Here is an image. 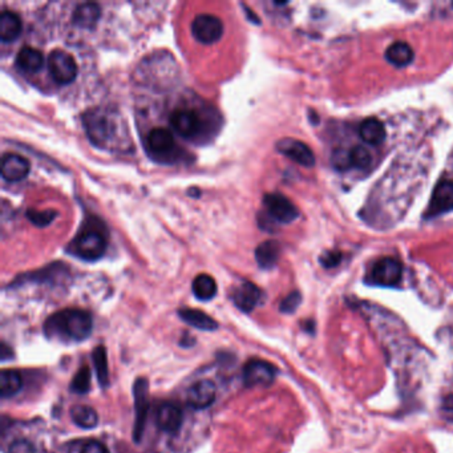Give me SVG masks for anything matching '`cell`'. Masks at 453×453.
Listing matches in <instances>:
<instances>
[{
  "instance_id": "d590c367",
  "label": "cell",
  "mask_w": 453,
  "mask_h": 453,
  "mask_svg": "<svg viewBox=\"0 0 453 453\" xmlns=\"http://www.w3.org/2000/svg\"><path fill=\"white\" fill-rule=\"evenodd\" d=\"M80 453H109L108 448L100 441H88Z\"/></svg>"
},
{
  "instance_id": "603a6c76",
  "label": "cell",
  "mask_w": 453,
  "mask_h": 453,
  "mask_svg": "<svg viewBox=\"0 0 453 453\" xmlns=\"http://www.w3.org/2000/svg\"><path fill=\"white\" fill-rule=\"evenodd\" d=\"M179 315L183 322L193 326L198 330L214 331L218 328V323L204 311L195 310V309H182L179 311Z\"/></svg>"
},
{
  "instance_id": "4fadbf2b",
  "label": "cell",
  "mask_w": 453,
  "mask_h": 453,
  "mask_svg": "<svg viewBox=\"0 0 453 453\" xmlns=\"http://www.w3.org/2000/svg\"><path fill=\"white\" fill-rule=\"evenodd\" d=\"M29 174V162L16 153H6L1 157V179L7 182H19Z\"/></svg>"
},
{
  "instance_id": "277c9868",
  "label": "cell",
  "mask_w": 453,
  "mask_h": 453,
  "mask_svg": "<svg viewBox=\"0 0 453 453\" xmlns=\"http://www.w3.org/2000/svg\"><path fill=\"white\" fill-rule=\"evenodd\" d=\"M48 69L57 84H69L78 76V64L71 53L55 50L48 56Z\"/></svg>"
},
{
  "instance_id": "30bf717a",
  "label": "cell",
  "mask_w": 453,
  "mask_h": 453,
  "mask_svg": "<svg viewBox=\"0 0 453 453\" xmlns=\"http://www.w3.org/2000/svg\"><path fill=\"white\" fill-rule=\"evenodd\" d=\"M402 263L396 258L386 257L376 262L371 272V278L376 285L393 287L399 285L402 279Z\"/></svg>"
},
{
  "instance_id": "f546056e",
  "label": "cell",
  "mask_w": 453,
  "mask_h": 453,
  "mask_svg": "<svg viewBox=\"0 0 453 453\" xmlns=\"http://www.w3.org/2000/svg\"><path fill=\"white\" fill-rule=\"evenodd\" d=\"M27 218L38 228H46L56 218L57 213L55 210H36L28 209L26 213Z\"/></svg>"
},
{
  "instance_id": "7c38bea8",
  "label": "cell",
  "mask_w": 453,
  "mask_h": 453,
  "mask_svg": "<svg viewBox=\"0 0 453 453\" xmlns=\"http://www.w3.org/2000/svg\"><path fill=\"white\" fill-rule=\"evenodd\" d=\"M217 396V389L216 384L211 380H200L195 383L189 391L186 400L189 407L193 410H207L210 407Z\"/></svg>"
},
{
  "instance_id": "8fae6325",
  "label": "cell",
  "mask_w": 453,
  "mask_h": 453,
  "mask_svg": "<svg viewBox=\"0 0 453 453\" xmlns=\"http://www.w3.org/2000/svg\"><path fill=\"white\" fill-rule=\"evenodd\" d=\"M277 151L302 167L311 168L315 164V155L310 148L295 139H282L277 143Z\"/></svg>"
},
{
  "instance_id": "1f68e13d",
  "label": "cell",
  "mask_w": 453,
  "mask_h": 453,
  "mask_svg": "<svg viewBox=\"0 0 453 453\" xmlns=\"http://www.w3.org/2000/svg\"><path fill=\"white\" fill-rule=\"evenodd\" d=\"M331 164L339 172H344V170L350 169L352 167L350 152H346L343 149H337L331 157Z\"/></svg>"
},
{
  "instance_id": "8992f818",
  "label": "cell",
  "mask_w": 453,
  "mask_h": 453,
  "mask_svg": "<svg viewBox=\"0 0 453 453\" xmlns=\"http://www.w3.org/2000/svg\"><path fill=\"white\" fill-rule=\"evenodd\" d=\"M133 395H134V428H133V439L136 442H140L145 429L146 414L149 410V384L146 379H137L133 386Z\"/></svg>"
},
{
  "instance_id": "f1b7e54d",
  "label": "cell",
  "mask_w": 453,
  "mask_h": 453,
  "mask_svg": "<svg viewBox=\"0 0 453 453\" xmlns=\"http://www.w3.org/2000/svg\"><path fill=\"white\" fill-rule=\"evenodd\" d=\"M92 374L88 365H83L78 371V374L74 376V380L71 383V389L76 393H87L91 389Z\"/></svg>"
},
{
  "instance_id": "3957f363",
  "label": "cell",
  "mask_w": 453,
  "mask_h": 453,
  "mask_svg": "<svg viewBox=\"0 0 453 453\" xmlns=\"http://www.w3.org/2000/svg\"><path fill=\"white\" fill-rule=\"evenodd\" d=\"M71 251L84 260H97L102 258L106 250V239L100 230L96 228H87L80 232L71 244Z\"/></svg>"
},
{
  "instance_id": "2e32d148",
  "label": "cell",
  "mask_w": 453,
  "mask_h": 453,
  "mask_svg": "<svg viewBox=\"0 0 453 453\" xmlns=\"http://www.w3.org/2000/svg\"><path fill=\"white\" fill-rule=\"evenodd\" d=\"M260 298H262L260 288L249 281H244L241 285L237 286L232 294L234 305L244 312H251L254 310Z\"/></svg>"
},
{
  "instance_id": "ffe728a7",
  "label": "cell",
  "mask_w": 453,
  "mask_h": 453,
  "mask_svg": "<svg viewBox=\"0 0 453 453\" xmlns=\"http://www.w3.org/2000/svg\"><path fill=\"white\" fill-rule=\"evenodd\" d=\"M359 134L363 141L370 145H379L386 140L387 132L384 128V124L377 118H367L361 124Z\"/></svg>"
},
{
  "instance_id": "e575fe53",
  "label": "cell",
  "mask_w": 453,
  "mask_h": 453,
  "mask_svg": "<svg viewBox=\"0 0 453 453\" xmlns=\"http://www.w3.org/2000/svg\"><path fill=\"white\" fill-rule=\"evenodd\" d=\"M8 453H38L35 447L27 440L13 441L8 448Z\"/></svg>"
},
{
  "instance_id": "d6986e66",
  "label": "cell",
  "mask_w": 453,
  "mask_h": 453,
  "mask_svg": "<svg viewBox=\"0 0 453 453\" xmlns=\"http://www.w3.org/2000/svg\"><path fill=\"white\" fill-rule=\"evenodd\" d=\"M22 34V20L13 11H3L0 15V40L13 43Z\"/></svg>"
},
{
  "instance_id": "ac0fdd59",
  "label": "cell",
  "mask_w": 453,
  "mask_h": 453,
  "mask_svg": "<svg viewBox=\"0 0 453 453\" xmlns=\"http://www.w3.org/2000/svg\"><path fill=\"white\" fill-rule=\"evenodd\" d=\"M102 16V8L96 3H81L72 13V23L78 28H95Z\"/></svg>"
},
{
  "instance_id": "6da1fadb",
  "label": "cell",
  "mask_w": 453,
  "mask_h": 453,
  "mask_svg": "<svg viewBox=\"0 0 453 453\" xmlns=\"http://www.w3.org/2000/svg\"><path fill=\"white\" fill-rule=\"evenodd\" d=\"M91 314L78 309H67L51 315L44 323L46 335L59 342H83L91 335Z\"/></svg>"
},
{
  "instance_id": "9a60e30c",
  "label": "cell",
  "mask_w": 453,
  "mask_h": 453,
  "mask_svg": "<svg viewBox=\"0 0 453 453\" xmlns=\"http://www.w3.org/2000/svg\"><path fill=\"white\" fill-rule=\"evenodd\" d=\"M148 149L155 157H169L176 152V141L170 130L165 128H153L146 137Z\"/></svg>"
},
{
  "instance_id": "5b68a950",
  "label": "cell",
  "mask_w": 453,
  "mask_h": 453,
  "mask_svg": "<svg viewBox=\"0 0 453 453\" xmlns=\"http://www.w3.org/2000/svg\"><path fill=\"white\" fill-rule=\"evenodd\" d=\"M223 25L220 18L210 13H200L192 22V35L202 44H213L222 38Z\"/></svg>"
},
{
  "instance_id": "cb8c5ba5",
  "label": "cell",
  "mask_w": 453,
  "mask_h": 453,
  "mask_svg": "<svg viewBox=\"0 0 453 453\" xmlns=\"http://www.w3.org/2000/svg\"><path fill=\"white\" fill-rule=\"evenodd\" d=\"M43 63H44L43 53L32 47H23L16 56L18 68H20L25 72H29V74L38 72L39 69H41Z\"/></svg>"
},
{
  "instance_id": "d4e9b609",
  "label": "cell",
  "mask_w": 453,
  "mask_h": 453,
  "mask_svg": "<svg viewBox=\"0 0 453 453\" xmlns=\"http://www.w3.org/2000/svg\"><path fill=\"white\" fill-rule=\"evenodd\" d=\"M22 389V376L13 370H3L0 374V395L3 399L13 398Z\"/></svg>"
},
{
  "instance_id": "836d02e7",
  "label": "cell",
  "mask_w": 453,
  "mask_h": 453,
  "mask_svg": "<svg viewBox=\"0 0 453 453\" xmlns=\"http://www.w3.org/2000/svg\"><path fill=\"white\" fill-rule=\"evenodd\" d=\"M342 260V253L340 251H326L323 256L321 257V263L324 267L331 269L335 267Z\"/></svg>"
},
{
  "instance_id": "4316f807",
  "label": "cell",
  "mask_w": 453,
  "mask_h": 453,
  "mask_svg": "<svg viewBox=\"0 0 453 453\" xmlns=\"http://www.w3.org/2000/svg\"><path fill=\"white\" fill-rule=\"evenodd\" d=\"M71 417L83 429H92L99 424V414L88 405H75L71 410Z\"/></svg>"
},
{
  "instance_id": "ba28073f",
  "label": "cell",
  "mask_w": 453,
  "mask_h": 453,
  "mask_svg": "<svg viewBox=\"0 0 453 453\" xmlns=\"http://www.w3.org/2000/svg\"><path fill=\"white\" fill-rule=\"evenodd\" d=\"M170 125L183 139H193L202 128V121L198 112L190 108H179L170 115Z\"/></svg>"
},
{
  "instance_id": "7402d4cb",
  "label": "cell",
  "mask_w": 453,
  "mask_h": 453,
  "mask_svg": "<svg viewBox=\"0 0 453 453\" xmlns=\"http://www.w3.org/2000/svg\"><path fill=\"white\" fill-rule=\"evenodd\" d=\"M414 50L404 41H396L391 44L386 51V59L389 60V64L398 68H404L411 64L414 62Z\"/></svg>"
},
{
  "instance_id": "83f0119b",
  "label": "cell",
  "mask_w": 453,
  "mask_h": 453,
  "mask_svg": "<svg viewBox=\"0 0 453 453\" xmlns=\"http://www.w3.org/2000/svg\"><path fill=\"white\" fill-rule=\"evenodd\" d=\"M93 363L96 367V375L97 380L102 387H108L109 386V371H108V359H106V351L103 346H99L93 350L92 354Z\"/></svg>"
},
{
  "instance_id": "52a82bcc",
  "label": "cell",
  "mask_w": 453,
  "mask_h": 453,
  "mask_svg": "<svg viewBox=\"0 0 453 453\" xmlns=\"http://www.w3.org/2000/svg\"><path fill=\"white\" fill-rule=\"evenodd\" d=\"M274 365L262 359H251L244 367V383L249 389L269 387L275 380Z\"/></svg>"
},
{
  "instance_id": "7a4b0ae2",
  "label": "cell",
  "mask_w": 453,
  "mask_h": 453,
  "mask_svg": "<svg viewBox=\"0 0 453 453\" xmlns=\"http://www.w3.org/2000/svg\"><path fill=\"white\" fill-rule=\"evenodd\" d=\"M83 124L88 140L96 148L106 149L115 143L117 136L116 117L103 108H92L83 115Z\"/></svg>"
},
{
  "instance_id": "e0dca14e",
  "label": "cell",
  "mask_w": 453,
  "mask_h": 453,
  "mask_svg": "<svg viewBox=\"0 0 453 453\" xmlns=\"http://www.w3.org/2000/svg\"><path fill=\"white\" fill-rule=\"evenodd\" d=\"M182 410L174 403H164L157 411V426L167 433L176 435L182 426Z\"/></svg>"
},
{
  "instance_id": "4dcf8cb0",
  "label": "cell",
  "mask_w": 453,
  "mask_h": 453,
  "mask_svg": "<svg viewBox=\"0 0 453 453\" xmlns=\"http://www.w3.org/2000/svg\"><path fill=\"white\" fill-rule=\"evenodd\" d=\"M352 167L358 169H367L372 162V155L370 151L364 146H355L350 151Z\"/></svg>"
},
{
  "instance_id": "9c48e42d",
  "label": "cell",
  "mask_w": 453,
  "mask_h": 453,
  "mask_svg": "<svg viewBox=\"0 0 453 453\" xmlns=\"http://www.w3.org/2000/svg\"><path fill=\"white\" fill-rule=\"evenodd\" d=\"M263 205L272 220L279 223H291L299 217L298 207L281 193L263 195Z\"/></svg>"
},
{
  "instance_id": "d6a6232c",
  "label": "cell",
  "mask_w": 453,
  "mask_h": 453,
  "mask_svg": "<svg viewBox=\"0 0 453 453\" xmlns=\"http://www.w3.org/2000/svg\"><path fill=\"white\" fill-rule=\"evenodd\" d=\"M302 302V295L299 294L298 291H293L291 294H288L279 306V310L285 314H293L294 311L297 310Z\"/></svg>"
},
{
  "instance_id": "8d00e7d4",
  "label": "cell",
  "mask_w": 453,
  "mask_h": 453,
  "mask_svg": "<svg viewBox=\"0 0 453 453\" xmlns=\"http://www.w3.org/2000/svg\"><path fill=\"white\" fill-rule=\"evenodd\" d=\"M442 408H444V411H445L447 414H451L453 417V395L448 396V398H445Z\"/></svg>"
},
{
  "instance_id": "484cf974",
  "label": "cell",
  "mask_w": 453,
  "mask_h": 453,
  "mask_svg": "<svg viewBox=\"0 0 453 453\" xmlns=\"http://www.w3.org/2000/svg\"><path fill=\"white\" fill-rule=\"evenodd\" d=\"M193 294L200 300H210L217 294V284L213 277L207 274L197 275L193 281Z\"/></svg>"
},
{
  "instance_id": "44dd1931",
  "label": "cell",
  "mask_w": 453,
  "mask_h": 453,
  "mask_svg": "<svg viewBox=\"0 0 453 453\" xmlns=\"http://www.w3.org/2000/svg\"><path fill=\"white\" fill-rule=\"evenodd\" d=\"M281 256V245L277 241H265L256 249V259L260 269H272Z\"/></svg>"
},
{
  "instance_id": "5bb4252c",
  "label": "cell",
  "mask_w": 453,
  "mask_h": 453,
  "mask_svg": "<svg viewBox=\"0 0 453 453\" xmlns=\"http://www.w3.org/2000/svg\"><path fill=\"white\" fill-rule=\"evenodd\" d=\"M453 209V181H440L431 198L427 217H436Z\"/></svg>"
}]
</instances>
